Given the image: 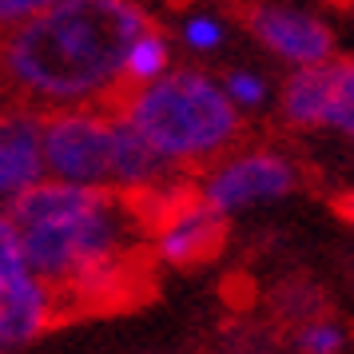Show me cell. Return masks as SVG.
Returning <instances> with one entry per match:
<instances>
[{
  "instance_id": "6da1fadb",
  "label": "cell",
  "mask_w": 354,
  "mask_h": 354,
  "mask_svg": "<svg viewBox=\"0 0 354 354\" xmlns=\"http://www.w3.org/2000/svg\"><path fill=\"white\" fill-rule=\"evenodd\" d=\"M28 271L64 306L120 299L147 251V207L112 187H72L44 179L12 207Z\"/></svg>"
},
{
  "instance_id": "7a4b0ae2",
  "label": "cell",
  "mask_w": 354,
  "mask_h": 354,
  "mask_svg": "<svg viewBox=\"0 0 354 354\" xmlns=\"http://www.w3.org/2000/svg\"><path fill=\"white\" fill-rule=\"evenodd\" d=\"M147 24L136 0H64L0 36V76L36 112L112 108L124 52Z\"/></svg>"
},
{
  "instance_id": "3957f363",
  "label": "cell",
  "mask_w": 354,
  "mask_h": 354,
  "mask_svg": "<svg viewBox=\"0 0 354 354\" xmlns=\"http://www.w3.org/2000/svg\"><path fill=\"white\" fill-rule=\"evenodd\" d=\"M112 108L176 176L203 171L243 140L239 108L227 100L219 76L203 68H171L160 80L128 88Z\"/></svg>"
},
{
  "instance_id": "277c9868",
  "label": "cell",
  "mask_w": 354,
  "mask_h": 354,
  "mask_svg": "<svg viewBox=\"0 0 354 354\" xmlns=\"http://www.w3.org/2000/svg\"><path fill=\"white\" fill-rule=\"evenodd\" d=\"M299 187V167L287 151L267 144H235L227 156L207 163L199 171L195 195L207 203L215 215H243L251 207L274 203Z\"/></svg>"
},
{
  "instance_id": "5b68a950",
  "label": "cell",
  "mask_w": 354,
  "mask_h": 354,
  "mask_svg": "<svg viewBox=\"0 0 354 354\" xmlns=\"http://www.w3.org/2000/svg\"><path fill=\"white\" fill-rule=\"evenodd\" d=\"M112 136L115 108H60L44 112L40 147L44 176L72 187H108L112 183Z\"/></svg>"
},
{
  "instance_id": "8992f818",
  "label": "cell",
  "mask_w": 354,
  "mask_h": 354,
  "mask_svg": "<svg viewBox=\"0 0 354 354\" xmlns=\"http://www.w3.org/2000/svg\"><path fill=\"white\" fill-rule=\"evenodd\" d=\"M247 32L259 40V48L271 52L287 68H315L335 60V28L303 4L290 0H255L247 4Z\"/></svg>"
},
{
  "instance_id": "52a82bcc",
  "label": "cell",
  "mask_w": 354,
  "mask_h": 354,
  "mask_svg": "<svg viewBox=\"0 0 354 354\" xmlns=\"http://www.w3.org/2000/svg\"><path fill=\"white\" fill-rule=\"evenodd\" d=\"M223 223L195 192H171L147 207V251L167 267H195L219 251Z\"/></svg>"
},
{
  "instance_id": "ba28073f",
  "label": "cell",
  "mask_w": 354,
  "mask_h": 354,
  "mask_svg": "<svg viewBox=\"0 0 354 354\" xmlns=\"http://www.w3.org/2000/svg\"><path fill=\"white\" fill-rule=\"evenodd\" d=\"M40 124H44V112L28 104L0 108V211H12L36 183L48 179Z\"/></svg>"
},
{
  "instance_id": "9c48e42d",
  "label": "cell",
  "mask_w": 354,
  "mask_h": 354,
  "mask_svg": "<svg viewBox=\"0 0 354 354\" xmlns=\"http://www.w3.org/2000/svg\"><path fill=\"white\" fill-rule=\"evenodd\" d=\"M60 295L32 271L0 283V351H20L48 330L60 315Z\"/></svg>"
},
{
  "instance_id": "30bf717a",
  "label": "cell",
  "mask_w": 354,
  "mask_h": 354,
  "mask_svg": "<svg viewBox=\"0 0 354 354\" xmlns=\"http://www.w3.org/2000/svg\"><path fill=\"white\" fill-rule=\"evenodd\" d=\"M326 88H330V60L315 68H290L287 84L279 88V120L299 131H319L326 115Z\"/></svg>"
},
{
  "instance_id": "8fae6325",
  "label": "cell",
  "mask_w": 354,
  "mask_h": 354,
  "mask_svg": "<svg viewBox=\"0 0 354 354\" xmlns=\"http://www.w3.org/2000/svg\"><path fill=\"white\" fill-rule=\"evenodd\" d=\"M171 68H176L171 64V40L156 24H147L144 32L128 44V52H124V92L128 88H140V84L160 80Z\"/></svg>"
},
{
  "instance_id": "7c38bea8",
  "label": "cell",
  "mask_w": 354,
  "mask_h": 354,
  "mask_svg": "<svg viewBox=\"0 0 354 354\" xmlns=\"http://www.w3.org/2000/svg\"><path fill=\"white\" fill-rule=\"evenodd\" d=\"M227 17L211 4H192L179 12V44L192 56H215L227 44Z\"/></svg>"
},
{
  "instance_id": "4fadbf2b",
  "label": "cell",
  "mask_w": 354,
  "mask_h": 354,
  "mask_svg": "<svg viewBox=\"0 0 354 354\" xmlns=\"http://www.w3.org/2000/svg\"><path fill=\"white\" fill-rule=\"evenodd\" d=\"M322 131H335V136L354 144V60H346V56L330 60V88H326Z\"/></svg>"
},
{
  "instance_id": "5bb4252c",
  "label": "cell",
  "mask_w": 354,
  "mask_h": 354,
  "mask_svg": "<svg viewBox=\"0 0 354 354\" xmlns=\"http://www.w3.org/2000/svg\"><path fill=\"white\" fill-rule=\"evenodd\" d=\"M219 84H223L227 100L239 108V115L259 112V108L271 104V80L263 72H255V68H231V72L219 76Z\"/></svg>"
},
{
  "instance_id": "9a60e30c",
  "label": "cell",
  "mask_w": 354,
  "mask_h": 354,
  "mask_svg": "<svg viewBox=\"0 0 354 354\" xmlns=\"http://www.w3.org/2000/svg\"><path fill=\"white\" fill-rule=\"evenodd\" d=\"M20 271H28L24 239H20V227L12 219V211H0V283L20 274Z\"/></svg>"
},
{
  "instance_id": "2e32d148",
  "label": "cell",
  "mask_w": 354,
  "mask_h": 354,
  "mask_svg": "<svg viewBox=\"0 0 354 354\" xmlns=\"http://www.w3.org/2000/svg\"><path fill=\"white\" fill-rule=\"evenodd\" d=\"M342 346H346V335L330 319H310L299 330V351L303 354H338Z\"/></svg>"
},
{
  "instance_id": "e0dca14e",
  "label": "cell",
  "mask_w": 354,
  "mask_h": 354,
  "mask_svg": "<svg viewBox=\"0 0 354 354\" xmlns=\"http://www.w3.org/2000/svg\"><path fill=\"white\" fill-rule=\"evenodd\" d=\"M56 4H64V0H0V36L20 28V24H28L36 17H44Z\"/></svg>"
},
{
  "instance_id": "ac0fdd59",
  "label": "cell",
  "mask_w": 354,
  "mask_h": 354,
  "mask_svg": "<svg viewBox=\"0 0 354 354\" xmlns=\"http://www.w3.org/2000/svg\"><path fill=\"white\" fill-rule=\"evenodd\" d=\"M346 211H351V219H354V195H351V199H346Z\"/></svg>"
},
{
  "instance_id": "d6986e66",
  "label": "cell",
  "mask_w": 354,
  "mask_h": 354,
  "mask_svg": "<svg viewBox=\"0 0 354 354\" xmlns=\"http://www.w3.org/2000/svg\"><path fill=\"white\" fill-rule=\"evenodd\" d=\"M342 4H346V8H351V12H354V0H342Z\"/></svg>"
},
{
  "instance_id": "ffe728a7",
  "label": "cell",
  "mask_w": 354,
  "mask_h": 354,
  "mask_svg": "<svg viewBox=\"0 0 354 354\" xmlns=\"http://www.w3.org/2000/svg\"><path fill=\"white\" fill-rule=\"evenodd\" d=\"M0 80H4V76H0Z\"/></svg>"
}]
</instances>
